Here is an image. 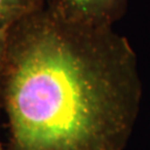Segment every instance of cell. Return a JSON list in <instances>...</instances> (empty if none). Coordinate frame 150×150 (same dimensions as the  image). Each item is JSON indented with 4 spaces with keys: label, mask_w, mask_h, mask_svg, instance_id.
<instances>
[{
    "label": "cell",
    "mask_w": 150,
    "mask_h": 150,
    "mask_svg": "<svg viewBox=\"0 0 150 150\" xmlns=\"http://www.w3.org/2000/svg\"><path fill=\"white\" fill-rule=\"evenodd\" d=\"M141 98L137 54L112 27L68 23L42 6L9 29L7 150H125Z\"/></svg>",
    "instance_id": "cell-1"
},
{
    "label": "cell",
    "mask_w": 150,
    "mask_h": 150,
    "mask_svg": "<svg viewBox=\"0 0 150 150\" xmlns=\"http://www.w3.org/2000/svg\"><path fill=\"white\" fill-rule=\"evenodd\" d=\"M128 0H45V8L74 25L112 27L127 11Z\"/></svg>",
    "instance_id": "cell-2"
},
{
    "label": "cell",
    "mask_w": 150,
    "mask_h": 150,
    "mask_svg": "<svg viewBox=\"0 0 150 150\" xmlns=\"http://www.w3.org/2000/svg\"><path fill=\"white\" fill-rule=\"evenodd\" d=\"M42 6L43 0H0V30L10 29L23 17Z\"/></svg>",
    "instance_id": "cell-3"
},
{
    "label": "cell",
    "mask_w": 150,
    "mask_h": 150,
    "mask_svg": "<svg viewBox=\"0 0 150 150\" xmlns=\"http://www.w3.org/2000/svg\"><path fill=\"white\" fill-rule=\"evenodd\" d=\"M8 31L7 30H0V79L2 75V69H4V64H5L6 51H7V42H8Z\"/></svg>",
    "instance_id": "cell-4"
},
{
    "label": "cell",
    "mask_w": 150,
    "mask_h": 150,
    "mask_svg": "<svg viewBox=\"0 0 150 150\" xmlns=\"http://www.w3.org/2000/svg\"><path fill=\"white\" fill-rule=\"evenodd\" d=\"M0 150H5L4 149V147H2V145H1V142H0Z\"/></svg>",
    "instance_id": "cell-5"
},
{
    "label": "cell",
    "mask_w": 150,
    "mask_h": 150,
    "mask_svg": "<svg viewBox=\"0 0 150 150\" xmlns=\"http://www.w3.org/2000/svg\"><path fill=\"white\" fill-rule=\"evenodd\" d=\"M43 1H45V0H43Z\"/></svg>",
    "instance_id": "cell-6"
}]
</instances>
